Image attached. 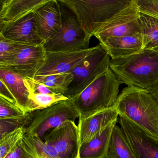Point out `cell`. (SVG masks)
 <instances>
[{
	"mask_svg": "<svg viewBox=\"0 0 158 158\" xmlns=\"http://www.w3.org/2000/svg\"><path fill=\"white\" fill-rule=\"evenodd\" d=\"M74 13L91 39L99 28L129 5L132 0H59Z\"/></svg>",
	"mask_w": 158,
	"mask_h": 158,
	"instance_id": "4",
	"label": "cell"
},
{
	"mask_svg": "<svg viewBox=\"0 0 158 158\" xmlns=\"http://www.w3.org/2000/svg\"><path fill=\"white\" fill-rule=\"evenodd\" d=\"M5 158H32L26 148L23 138L19 140Z\"/></svg>",
	"mask_w": 158,
	"mask_h": 158,
	"instance_id": "31",
	"label": "cell"
},
{
	"mask_svg": "<svg viewBox=\"0 0 158 158\" xmlns=\"http://www.w3.org/2000/svg\"><path fill=\"white\" fill-rule=\"evenodd\" d=\"M23 141L32 158H61L53 147L40 138L25 134Z\"/></svg>",
	"mask_w": 158,
	"mask_h": 158,
	"instance_id": "22",
	"label": "cell"
},
{
	"mask_svg": "<svg viewBox=\"0 0 158 158\" xmlns=\"http://www.w3.org/2000/svg\"><path fill=\"white\" fill-rule=\"evenodd\" d=\"M0 97L16 105V100L13 95L6 84L1 79H0Z\"/></svg>",
	"mask_w": 158,
	"mask_h": 158,
	"instance_id": "32",
	"label": "cell"
},
{
	"mask_svg": "<svg viewBox=\"0 0 158 158\" xmlns=\"http://www.w3.org/2000/svg\"><path fill=\"white\" fill-rule=\"evenodd\" d=\"M33 13L39 33L45 44L58 34L61 27V10L59 0H49Z\"/></svg>",
	"mask_w": 158,
	"mask_h": 158,
	"instance_id": "14",
	"label": "cell"
},
{
	"mask_svg": "<svg viewBox=\"0 0 158 158\" xmlns=\"http://www.w3.org/2000/svg\"><path fill=\"white\" fill-rule=\"evenodd\" d=\"M33 117V112L12 118L0 119V138L21 127L25 128Z\"/></svg>",
	"mask_w": 158,
	"mask_h": 158,
	"instance_id": "25",
	"label": "cell"
},
{
	"mask_svg": "<svg viewBox=\"0 0 158 158\" xmlns=\"http://www.w3.org/2000/svg\"><path fill=\"white\" fill-rule=\"evenodd\" d=\"M0 36L13 42L27 46L44 44L39 33L34 13L0 30Z\"/></svg>",
	"mask_w": 158,
	"mask_h": 158,
	"instance_id": "13",
	"label": "cell"
},
{
	"mask_svg": "<svg viewBox=\"0 0 158 158\" xmlns=\"http://www.w3.org/2000/svg\"><path fill=\"white\" fill-rule=\"evenodd\" d=\"M43 141L53 147L61 158H78L80 141L78 126L68 121L47 133Z\"/></svg>",
	"mask_w": 158,
	"mask_h": 158,
	"instance_id": "9",
	"label": "cell"
},
{
	"mask_svg": "<svg viewBox=\"0 0 158 158\" xmlns=\"http://www.w3.org/2000/svg\"><path fill=\"white\" fill-rule=\"evenodd\" d=\"M110 68L122 84L152 90L158 85V51L144 49L139 53L111 59Z\"/></svg>",
	"mask_w": 158,
	"mask_h": 158,
	"instance_id": "1",
	"label": "cell"
},
{
	"mask_svg": "<svg viewBox=\"0 0 158 158\" xmlns=\"http://www.w3.org/2000/svg\"><path fill=\"white\" fill-rule=\"evenodd\" d=\"M73 78V75L69 73L41 76H36L35 79L51 89L56 94L64 95L67 92Z\"/></svg>",
	"mask_w": 158,
	"mask_h": 158,
	"instance_id": "23",
	"label": "cell"
},
{
	"mask_svg": "<svg viewBox=\"0 0 158 158\" xmlns=\"http://www.w3.org/2000/svg\"><path fill=\"white\" fill-rule=\"evenodd\" d=\"M155 50L157 51H158V47L157 48H156V49H155Z\"/></svg>",
	"mask_w": 158,
	"mask_h": 158,
	"instance_id": "34",
	"label": "cell"
},
{
	"mask_svg": "<svg viewBox=\"0 0 158 158\" xmlns=\"http://www.w3.org/2000/svg\"><path fill=\"white\" fill-rule=\"evenodd\" d=\"M95 48L94 47L86 49L72 51L47 52L45 64L38 72L36 76L70 73L87 57Z\"/></svg>",
	"mask_w": 158,
	"mask_h": 158,
	"instance_id": "12",
	"label": "cell"
},
{
	"mask_svg": "<svg viewBox=\"0 0 158 158\" xmlns=\"http://www.w3.org/2000/svg\"><path fill=\"white\" fill-rule=\"evenodd\" d=\"M117 121L109 125L101 135L80 147L78 158H105L111 134Z\"/></svg>",
	"mask_w": 158,
	"mask_h": 158,
	"instance_id": "19",
	"label": "cell"
},
{
	"mask_svg": "<svg viewBox=\"0 0 158 158\" xmlns=\"http://www.w3.org/2000/svg\"><path fill=\"white\" fill-rule=\"evenodd\" d=\"M110 56L100 45L70 73L73 81L64 96L72 99L81 93L100 76L110 68Z\"/></svg>",
	"mask_w": 158,
	"mask_h": 158,
	"instance_id": "7",
	"label": "cell"
},
{
	"mask_svg": "<svg viewBox=\"0 0 158 158\" xmlns=\"http://www.w3.org/2000/svg\"><path fill=\"white\" fill-rule=\"evenodd\" d=\"M105 158H135L121 127L114 125Z\"/></svg>",
	"mask_w": 158,
	"mask_h": 158,
	"instance_id": "20",
	"label": "cell"
},
{
	"mask_svg": "<svg viewBox=\"0 0 158 158\" xmlns=\"http://www.w3.org/2000/svg\"><path fill=\"white\" fill-rule=\"evenodd\" d=\"M24 81L29 90V93L44 94H56L51 89L48 87L44 84L38 82L35 78L24 77Z\"/></svg>",
	"mask_w": 158,
	"mask_h": 158,
	"instance_id": "29",
	"label": "cell"
},
{
	"mask_svg": "<svg viewBox=\"0 0 158 158\" xmlns=\"http://www.w3.org/2000/svg\"><path fill=\"white\" fill-rule=\"evenodd\" d=\"M24 77L9 69L0 68V79L6 84L13 95L16 105L25 114L31 112L30 93L24 81Z\"/></svg>",
	"mask_w": 158,
	"mask_h": 158,
	"instance_id": "18",
	"label": "cell"
},
{
	"mask_svg": "<svg viewBox=\"0 0 158 158\" xmlns=\"http://www.w3.org/2000/svg\"><path fill=\"white\" fill-rule=\"evenodd\" d=\"M62 26L58 34L44 44L46 52L72 51L89 48L90 38L82 29L73 11L60 2Z\"/></svg>",
	"mask_w": 158,
	"mask_h": 158,
	"instance_id": "5",
	"label": "cell"
},
{
	"mask_svg": "<svg viewBox=\"0 0 158 158\" xmlns=\"http://www.w3.org/2000/svg\"><path fill=\"white\" fill-rule=\"evenodd\" d=\"M139 22L143 43V50L158 47V18L140 13Z\"/></svg>",
	"mask_w": 158,
	"mask_h": 158,
	"instance_id": "21",
	"label": "cell"
},
{
	"mask_svg": "<svg viewBox=\"0 0 158 158\" xmlns=\"http://www.w3.org/2000/svg\"><path fill=\"white\" fill-rule=\"evenodd\" d=\"M49 0H0V30L15 23Z\"/></svg>",
	"mask_w": 158,
	"mask_h": 158,
	"instance_id": "16",
	"label": "cell"
},
{
	"mask_svg": "<svg viewBox=\"0 0 158 158\" xmlns=\"http://www.w3.org/2000/svg\"><path fill=\"white\" fill-rule=\"evenodd\" d=\"M25 114L17 105L0 97V119L18 117Z\"/></svg>",
	"mask_w": 158,
	"mask_h": 158,
	"instance_id": "28",
	"label": "cell"
},
{
	"mask_svg": "<svg viewBox=\"0 0 158 158\" xmlns=\"http://www.w3.org/2000/svg\"><path fill=\"white\" fill-rule=\"evenodd\" d=\"M29 100L32 111L48 108L59 102L68 99L62 94H44L30 93Z\"/></svg>",
	"mask_w": 158,
	"mask_h": 158,
	"instance_id": "24",
	"label": "cell"
},
{
	"mask_svg": "<svg viewBox=\"0 0 158 158\" xmlns=\"http://www.w3.org/2000/svg\"><path fill=\"white\" fill-rule=\"evenodd\" d=\"M122 84L110 68L74 97L72 99L79 112V119H85L114 106Z\"/></svg>",
	"mask_w": 158,
	"mask_h": 158,
	"instance_id": "3",
	"label": "cell"
},
{
	"mask_svg": "<svg viewBox=\"0 0 158 158\" xmlns=\"http://www.w3.org/2000/svg\"><path fill=\"white\" fill-rule=\"evenodd\" d=\"M44 45L26 46L2 69H9L25 77L35 78L46 60Z\"/></svg>",
	"mask_w": 158,
	"mask_h": 158,
	"instance_id": "11",
	"label": "cell"
},
{
	"mask_svg": "<svg viewBox=\"0 0 158 158\" xmlns=\"http://www.w3.org/2000/svg\"><path fill=\"white\" fill-rule=\"evenodd\" d=\"M25 134V128L21 127L0 138V158H5Z\"/></svg>",
	"mask_w": 158,
	"mask_h": 158,
	"instance_id": "27",
	"label": "cell"
},
{
	"mask_svg": "<svg viewBox=\"0 0 158 158\" xmlns=\"http://www.w3.org/2000/svg\"><path fill=\"white\" fill-rule=\"evenodd\" d=\"M99 44L104 48L111 59L127 57L143 50L141 35L108 38Z\"/></svg>",
	"mask_w": 158,
	"mask_h": 158,
	"instance_id": "17",
	"label": "cell"
},
{
	"mask_svg": "<svg viewBox=\"0 0 158 158\" xmlns=\"http://www.w3.org/2000/svg\"><path fill=\"white\" fill-rule=\"evenodd\" d=\"M119 114L114 106L85 119H79L80 147L101 135L106 127L118 120Z\"/></svg>",
	"mask_w": 158,
	"mask_h": 158,
	"instance_id": "15",
	"label": "cell"
},
{
	"mask_svg": "<svg viewBox=\"0 0 158 158\" xmlns=\"http://www.w3.org/2000/svg\"><path fill=\"white\" fill-rule=\"evenodd\" d=\"M140 11L136 0L102 25L94 36L99 42L108 38L141 35L139 18Z\"/></svg>",
	"mask_w": 158,
	"mask_h": 158,
	"instance_id": "8",
	"label": "cell"
},
{
	"mask_svg": "<svg viewBox=\"0 0 158 158\" xmlns=\"http://www.w3.org/2000/svg\"><path fill=\"white\" fill-rule=\"evenodd\" d=\"M114 106L119 115L158 139V102L150 90L134 87L125 88Z\"/></svg>",
	"mask_w": 158,
	"mask_h": 158,
	"instance_id": "2",
	"label": "cell"
},
{
	"mask_svg": "<svg viewBox=\"0 0 158 158\" xmlns=\"http://www.w3.org/2000/svg\"><path fill=\"white\" fill-rule=\"evenodd\" d=\"M140 12L158 18V0H136Z\"/></svg>",
	"mask_w": 158,
	"mask_h": 158,
	"instance_id": "30",
	"label": "cell"
},
{
	"mask_svg": "<svg viewBox=\"0 0 158 158\" xmlns=\"http://www.w3.org/2000/svg\"><path fill=\"white\" fill-rule=\"evenodd\" d=\"M80 114L72 99L59 102L48 108L33 111V117L25 128L26 134L43 140L50 131L66 122H75Z\"/></svg>",
	"mask_w": 158,
	"mask_h": 158,
	"instance_id": "6",
	"label": "cell"
},
{
	"mask_svg": "<svg viewBox=\"0 0 158 158\" xmlns=\"http://www.w3.org/2000/svg\"><path fill=\"white\" fill-rule=\"evenodd\" d=\"M118 123L135 158H158V139L119 115Z\"/></svg>",
	"mask_w": 158,
	"mask_h": 158,
	"instance_id": "10",
	"label": "cell"
},
{
	"mask_svg": "<svg viewBox=\"0 0 158 158\" xmlns=\"http://www.w3.org/2000/svg\"><path fill=\"white\" fill-rule=\"evenodd\" d=\"M151 91L158 102V85L152 90H151Z\"/></svg>",
	"mask_w": 158,
	"mask_h": 158,
	"instance_id": "33",
	"label": "cell"
},
{
	"mask_svg": "<svg viewBox=\"0 0 158 158\" xmlns=\"http://www.w3.org/2000/svg\"><path fill=\"white\" fill-rule=\"evenodd\" d=\"M27 45L8 40L0 36V67L12 60Z\"/></svg>",
	"mask_w": 158,
	"mask_h": 158,
	"instance_id": "26",
	"label": "cell"
}]
</instances>
